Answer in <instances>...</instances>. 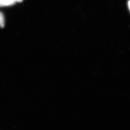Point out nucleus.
I'll use <instances>...</instances> for the list:
<instances>
[{"mask_svg":"<svg viewBox=\"0 0 130 130\" xmlns=\"http://www.w3.org/2000/svg\"><path fill=\"white\" fill-rule=\"evenodd\" d=\"M128 8H129V9L130 11V0H129V1H128Z\"/></svg>","mask_w":130,"mask_h":130,"instance_id":"3","label":"nucleus"},{"mask_svg":"<svg viewBox=\"0 0 130 130\" xmlns=\"http://www.w3.org/2000/svg\"><path fill=\"white\" fill-rule=\"evenodd\" d=\"M5 18L3 13L0 12V27L3 28L5 26Z\"/></svg>","mask_w":130,"mask_h":130,"instance_id":"2","label":"nucleus"},{"mask_svg":"<svg viewBox=\"0 0 130 130\" xmlns=\"http://www.w3.org/2000/svg\"><path fill=\"white\" fill-rule=\"evenodd\" d=\"M15 3L14 0H0V7L11 6Z\"/></svg>","mask_w":130,"mask_h":130,"instance_id":"1","label":"nucleus"},{"mask_svg":"<svg viewBox=\"0 0 130 130\" xmlns=\"http://www.w3.org/2000/svg\"><path fill=\"white\" fill-rule=\"evenodd\" d=\"M14 1H15V2H22L23 0H14Z\"/></svg>","mask_w":130,"mask_h":130,"instance_id":"4","label":"nucleus"}]
</instances>
